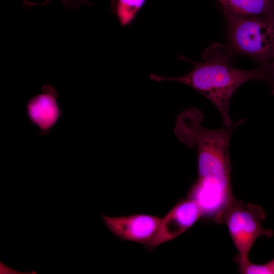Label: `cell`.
<instances>
[{"label": "cell", "mask_w": 274, "mask_h": 274, "mask_svg": "<svg viewBox=\"0 0 274 274\" xmlns=\"http://www.w3.org/2000/svg\"><path fill=\"white\" fill-rule=\"evenodd\" d=\"M233 54L228 46L214 43L202 53V61L190 60L184 56L179 59L193 64L187 74L178 77H165L152 74L151 80L156 82L172 81L186 84L207 98L219 112L223 125L232 124L229 115L231 98L235 90L246 82L258 80L266 83V71L263 64L245 70L231 65Z\"/></svg>", "instance_id": "cell-2"}, {"label": "cell", "mask_w": 274, "mask_h": 274, "mask_svg": "<svg viewBox=\"0 0 274 274\" xmlns=\"http://www.w3.org/2000/svg\"><path fill=\"white\" fill-rule=\"evenodd\" d=\"M235 261L238 265L240 273L243 274H273L271 268L268 263L264 264H256L251 262L249 260H242L236 257Z\"/></svg>", "instance_id": "cell-10"}, {"label": "cell", "mask_w": 274, "mask_h": 274, "mask_svg": "<svg viewBox=\"0 0 274 274\" xmlns=\"http://www.w3.org/2000/svg\"><path fill=\"white\" fill-rule=\"evenodd\" d=\"M51 0H46L43 3H36L32 2H29L26 0L23 1V4L24 6L28 8L31 6H45ZM62 5L65 7L66 9L72 10L76 8L78 6L81 5H92V3L87 0H61Z\"/></svg>", "instance_id": "cell-11"}, {"label": "cell", "mask_w": 274, "mask_h": 274, "mask_svg": "<svg viewBox=\"0 0 274 274\" xmlns=\"http://www.w3.org/2000/svg\"><path fill=\"white\" fill-rule=\"evenodd\" d=\"M41 93L31 98L26 105V112L31 122L46 136L56 124L61 115L57 101L58 93L50 84L43 86Z\"/></svg>", "instance_id": "cell-7"}, {"label": "cell", "mask_w": 274, "mask_h": 274, "mask_svg": "<svg viewBox=\"0 0 274 274\" xmlns=\"http://www.w3.org/2000/svg\"><path fill=\"white\" fill-rule=\"evenodd\" d=\"M232 53L261 64L274 59V14L227 19Z\"/></svg>", "instance_id": "cell-3"}, {"label": "cell", "mask_w": 274, "mask_h": 274, "mask_svg": "<svg viewBox=\"0 0 274 274\" xmlns=\"http://www.w3.org/2000/svg\"><path fill=\"white\" fill-rule=\"evenodd\" d=\"M268 263L269 264L271 268V269L272 270V272H273V274H274V259L271 260L270 261H269L268 262Z\"/></svg>", "instance_id": "cell-13"}, {"label": "cell", "mask_w": 274, "mask_h": 274, "mask_svg": "<svg viewBox=\"0 0 274 274\" xmlns=\"http://www.w3.org/2000/svg\"><path fill=\"white\" fill-rule=\"evenodd\" d=\"M222 7L226 19L274 14V0H216Z\"/></svg>", "instance_id": "cell-8"}, {"label": "cell", "mask_w": 274, "mask_h": 274, "mask_svg": "<svg viewBox=\"0 0 274 274\" xmlns=\"http://www.w3.org/2000/svg\"><path fill=\"white\" fill-rule=\"evenodd\" d=\"M201 217L200 210L193 200L188 197L180 199L161 219L155 234L145 245V248L149 251L176 238Z\"/></svg>", "instance_id": "cell-5"}, {"label": "cell", "mask_w": 274, "mask_h": 274, "mask_svg": "<svg viewBox=\"0 0 274 274\" xmlns=\"http://www.w3.org/2000/svg\"><path fill=\"white\" fill-rule=\"evenodd\" d=\"M265 217L260 206L245 203L235 198L222 214L217 223L226 225L239 253L236 258L249 260V253L256 239L261 236H272V230L265 229L261 225Z\"/></svg>", "instance_id": "cell-4"}, {"label": "cell", "mask_w": 274, "mask_h": 274, "mask_svg": "<svg viewBox=\"0 0 274 274\" xmlns=\"http://www.w3.org/2000/svg\"><path fill=\"white\" fill-rule=\"evenodd\" d=\"M203 118L198 109H187L177 117L174 132L180 142L197 152L198 177L187 197L197 203L202 217L217 223L235 198L231 187L229 145L233 130L245 119L211 129L201 124Z\"/></svg>", "instance_id": "cell-1"}, {"label": "cell", "mask_w": 274, "mask_h": 274, "mask_svg": "<svg viewBox=\"0 0 274 274\" xmlns=\"http://www.w3.org/2000/svg\"><path fill=\"white\" fill-rule=\"evenodd\" d=\"M106 227L121 241L142 244L148 243L154 236L161 218L152 215L134 214L109 217L101 215Z\"/></svg>", "instance_id": "cell-6"}, {"label": "cell", "mask_w": 274, "mask_h": 274, "mask_svg": "<svg viewBox=\"0 0 274 274\" xmlns=\"http://www.w3.org/2000/svg\"><path fill=\"white\" fill-rule=\"evenodd\" d=\"M147 0H111L112 12L116 16L121 26L133 22Z\"/></svg>", "instance_id": "cell-9"}, {"label": "cell", "mask_w": 274, "mask_h": 274, "mask_svg": "<svg viewBox=\"0 0 274 274\" xmlns=\"http://www.w3.org/2000/svg\"><path fill=\"white\" fill-rule=\"evenodd\" d=\"M263 64L266 70L267 77L266 83L273 89V91L274 92V59L268 62L263 63Z\"/></svg>", "instance_id": "cell-12"}]
</instances>
